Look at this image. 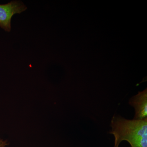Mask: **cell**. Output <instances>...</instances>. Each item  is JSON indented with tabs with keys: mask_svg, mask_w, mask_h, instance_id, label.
<instances>
[{
	"mask_svg": "<svg viewBox=\"0 0 147 147\" xmlns=\"http://www.w3.org/2000/svg\"><path fill=\"white\" fill-rule=\"evenodd\" d=\"M112 131L115 137L114 147H119L126 141L131 147H147V119L127 120L114 116L111 121Z\"/></svg>",
	"mask_w": 147,
	"mask_h": 147,
	"instance_id": "6da1fadb",
	"label": "cell"
},
{
	"mask_svg": "<svg viewBox=\"0 0 147 147\" xmlns=\"http://www.w3.org/2000/svg\"><path fill=\"white\" fill-rule=\"evenodd\" d=\"M27 7L22 1H13L5 4L0 5V28L5 31L11 30V20L13 15L27 10Z\"/></svg>",
	"mask_w": 147,
	"mask_h": 147,
	"instance_id": "7a4b0ae2",
	"label": "cell"
},
{
	"mask_svg": "<svg viewBox=\"0 0 147 147\" xmlns=\"http://www.w3.org/2000/svg\"><path fill=\"white\" fill-rule=\"evenodd\" d=\"M129 104L134 107L135 115L134 119L143 120L147 116V89L143 91L139 92L138 94L131 97Z\"/></svg>",
	"mask_w": 147,
	"mask_h": 147,
	"instance_id": "3957f363",
	"label": "cell"
},
{
	"mask_svg": "<svg viewBox=\"0 0 147 147\" xmlns=\"http://www.w3.org/2000/svg\"><path fill=\"white\" fill-rule=\"evenodd\" d=\"M8 144L6 140H3V139H0V147H5L7 146Z\"/></svg>",
	"mask_w": 147,
	"mask_h": 147,
	"instance_id": "277c9868",
	"label": "cell"
}]
</instances>
